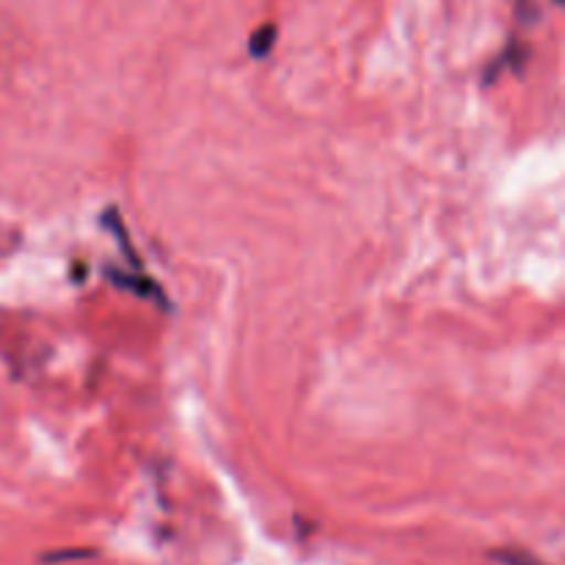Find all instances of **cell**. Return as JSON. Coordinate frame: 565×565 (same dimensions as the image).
Returning <instances> with one entry per match:
<instances>
[{
    "label": "cell",
    "instance_id": "6da1fadb",
    "mask_svg": "<svg viewBox=\"0 0 565 565\" xmlns=\"http://www.w3.org/2000/svg\"><path fill=\"white\" fill-rule=\"evenodd\" d=\"M494 561L502 565H546V563L535 561L530 552H522V550H500V552H494Z\"/></svg>",
    "mask_w": 565,
    "mask_h": 565
},
{
    "label": "cell",
    "instance_id": "7a4b0ae2",
    "mask_svg": "<svg viewBox=\"0 0 565 565\" xmlns=\"http://www.w3.org/2000/svg\"><path fill=\"white\" fill-rule=\"evenodd\" d=\"M92 552H58V555H50L47 563L53 561H81V557H88Z\"/></svg>",
    "mask_w": 565,
    "mask_h": 565
}]
</instances>
